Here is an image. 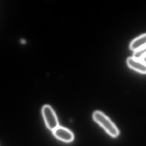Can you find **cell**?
<instances>
[{"label": "cell", "instance_id": "7", "mask_svg": "<svg viewBox=\"0 0 146 146\" xmlns=\"http://www.w3.org/2000/svg\"><path fill=\"white\" fill-rule=\"evenodd\" d=\"M141 60L142 62H143V63H145V64H146V55H145V56H143Z\"/></svg>", "mask_w": 146, "mask_h": 146}, {"label": "cell", "instance_id": "2", "mask_svg": "<svg viewBox=\"0 0 146 146\" xmlns=\"http://www.w3.org/2000/svg\"><path fill=\"white\" fill-rule=\"evenodd\" d=\"M42 116L47 127L51 131H54L59 126L57 115L52 107L45 105L42 108Z\"/></svg>", "mask_w": 146, "mask_h": 146}, {"label": "cell", "instance_id": "1", "mask_svg": "<svg viewBox=\"0 0 146 146\" xmlns=\"http://www.w3.org/2000/svg\"><path fill=\"white\" fill-rule=\"evenodd\" d=\"M93 119L105 131L113 138L119 135L120 131L114 123L106 114L100 111H95L93 113Z\"/></svg>", "mask_w": 146, "mask_h": 146}, {"label": "cell", "instance_id": "6", "mask_svg": "<svg viewBox=\"0 0 146 146\" xmlns=\"http://www.w3.org/2000/svg\"><path fill=\"white\" fill-rule=\"evenodd\" d=\"M145 55H146V46L134 52L133 58L136 59L141 60Z\"/></svg>", "mask_w": 146, "mask_h": 146}, {"label": "cell", "instance_id": "3", "mask_svg": "<svg viewBox=\"0 0 146 146\" xmlns=\"http://www.w3.org/2000/svg\"><path fill=\"white\" fill-rule=\"evenodd\" d=\"M53 134L55 137L65 143H70L74 140L73 133L70 130L63 126H58L54 130Z\"/></svg>", "mask_w": 146, "mask_h": 146}, {"label": "cell", "instance_id": "4", "mask_svg": "<svg viewBox=\"0 0 146 146\" xmlns=\"http://www.w3.org/2000/svg\"><path fill=\"white\" fill-rule=\"evenodd\" d=\"M128 66L134 70L143 74H146V64L140 60L134 58L133 57L128 58L126 60Z\"/></svg>", "mask_w": 146, "mask_h": 146}, {"label": "cell", "instance_id": "8", "mask_svg": "<svg viewBox=\"0 0 146 146\" xmlns=\"http://www.w3.org/2000/svg\"><path fill=\"white\" fill-rule=\"evenodd\" d=\"M20 42H21L22 44H25L26 42H25V40L24 39H21V40H20Z\"/></svg>", "mask_w": 146, "mask_h": 146}, {"label": "cell", "instance_id": "5", "mask_svg": "<svg viewBox=\"0 0 146 146\" xmlns=\"http://www.w3.org/2000/svg\"><path fill=\"white\" fill-rule=\"evenodd\" d=\"M146 46V34L133 40L130 45V48L132 51L135 52Z\"/></svg>", "mask_w": 146, "mask_h": 146}]
</instances>
